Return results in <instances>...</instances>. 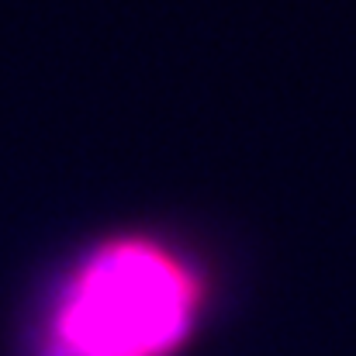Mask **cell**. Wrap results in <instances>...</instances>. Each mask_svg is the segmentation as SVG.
Returning <instances> with one entry per match:
<instances>
[{
    "mask_svg": "<svg viewBox=\"0 0 356 356\" xmlns=\"http://www.w3.org/2000/svg\"><path fill=\"white\" fill-rule=\"evenodd\" d=\"M194 277L163 249L115 242L76 277L49 356H166L191 329Z\"/></svg>",
    "mask_w": 356,
    "mask_h": 356,
    "instance_id": "1",
    "label": "cell"
}]
</instances>
